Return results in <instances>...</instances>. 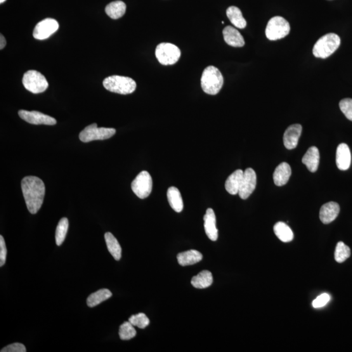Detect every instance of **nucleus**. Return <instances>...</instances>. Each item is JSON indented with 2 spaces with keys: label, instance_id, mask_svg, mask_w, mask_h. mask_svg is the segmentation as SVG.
Here are the masks:
<instances>
[{
  "label": "nucleus",
  "instance_id": "nucleus-26",
  "mask_svg": "<svg viewBox=\"0 0 352 352\" xmlns=\"http://www.w3.org/2000/svg\"><path fill=\"white\" fill-rule=\"evenodd\" d=\"M105 239L108 251L115 261H120L122 257V247L117 239L110 232L105 233Z\"/></svg>",
  "mask_w": 352,
  "mask_h": 352
},
{
  "label": "nucleus",
  "instance_id": "nucleus-11",
  "mask_svg": "<svg viewBox=\"0 0 352 352\" xmlns=\"http://www.w3.org/2000/svg\"><path fill=\"white\" fill-rule=\"evenodd\" d=\"M256 186V174L253 169H247L243 173L242 185L239 196L243 200H246L254 192Z\"/></svg>",
  "mask_w": 352,
  "mask_h": 352
},
{
  "label": "nucleus",
  "instance_id": "nucleus-22",
  "mask_svg": "<svg viewBox=\"0 0 352 352\" xmlns=\"http://www.w3.org/2000/svg\"><path fill=\"white\" fill-rule=\"evenodd\" d=\"M167 198L169 204L172 209L177 213L183 211V202L180 192L178 188L171 186L167 191Z\"/></svg>",
  "mask_w": 352,
  "mask_h": 352
},
{
  "label": "nucleus",
  "instance_id": "nucleus-9",
  "mask_svg": "<svg viewBox=\"0 0 352 352\" xmlns=\"http://www.w3.org/2000/svg\"><path fill=\"white\" fill-rule=\"evenodd\" d=\"M153 181L147 171L141 172L131 183V189L138 198L144 199L152 193Z\"/></svg>",
  "mask_w": 352,
  "mask_h": 352
},
{
  "label": "nucleus",
  "instance_id": "nucleus-13",
  "mask_svg": "<svg viewBox=\"0 0 352 352\" xmlns=\"http://www.w3.org/2000/svg\"><path fill=\"white\" fill-rule=\"evenodd\" d=\"M301 132L302 126L300 124H294L288 127L283 136V142L286 148L288 150H293L297 147Z\"/></svg>",
  "mask_w": 352,
  "mask_h": 352
},
{
  "label": "nucleus",
  "instance_id": "nucleus-24",
  "mask_svg": "<svg viewBox=\"0 0 352 352\" xmlns=\"http://www.w3.org/2000/svg\"><path fill=\"white\" fill-rule=\"evenodd\" d=\"M273 230L276 237L279 239L281 242L288 243L292 242L294 239V233L292 229L283 222L276 223L274 226Z\"/></svg>",
  "mask_w": 352,
  "mask_h": 352
},
{
  "label": "nucleus",
  "instance_id": "nucleus-16",
  "mask_svg": "<svg viewBox=\"0 0 352 352\" xmlns=\"http://www.w3.org/2000/svg\"><path fill=\"white\" fill-rule=\"evenodd\" d=\"M204 229L205 233L209 240L216 242L218 239V230L216 226V217L214 210L207 209L204 216Z\"/></svg>",
  "mask_w": 352,
  "mask_h": 352
},
{
  "label": "nucleus",
  "instance_id": "nucleus-10",
  "mask_svg": "<svg viewBox=\"0 0 352 352\" xmlns=\"http://www.w3.org/2000/svg\"><path fill=\"white\" fill-rule=\"evenodd\" d=\"M58 28L59 24L57 21L53 18H46L35 26L33 36L36 39H46L54 34Z\"/></svg>",
  "mask_w": 352,
  "mask_h": 352
},
{
  "label": "nucleus",
  "instance_id": "nucleus-17",
  "mask_svg": "<svg viewBox=\"0 0 352 352\" xmlns=\"http://www.w3.org/2000/svg\"><path fill=\"white\" fill-rule=\"evenodd\" d=\"M224 41L228 45L233 47H242L245 45V40L242 34L234 28L228 26L223 32Z\"/></svg>",
  "mask_w": 352,
  "mask_h": 352
},
{
  "label": "nucleus",
  "instance_id": "nucleus-15",
  "mask_svg": "<svg viewBox=\"0 0 352 352\" xmlns=\"http://www.w3.org/2000/svg\"><path fill=\"white\" fill-rule=\"evenodd\" d=\"M340 212V206L337 202L326 203L321 207L320 211V221L323 224H327L336 219Z\"/></svg>",
  "mask_w": 352,
  "mask_h": 352
},
{
  "label": "nucleus",
  "instance_id": "nucleus-6",
  "mask_svg": "<svg viewBox=\"0 0 352 352\" xmlns=\"http://www.w3.org/2000/svg\"><path fill=\"white\" fill-rule=\"evenodd\" d=\"M22 84L27 90L35 94L42 93L49 87L46 78L35 70L28 71L24 75Z\"/></svg>",
  "mask_w": 352,
  "mask_h": 352
},
{
  "label": "nucleus",
  "instance_id": "nucleus-19",
  "mask_svg": "<svg viewBox=\"0 0 352 352\" xmlns=\"http://www.w3.org/2000/svg\"><path fill=\"white\" fill-rule=\"evenodd\" d=\"M319 162H320V153H319L318 149L315 146L309 148L302 159V162L311 172L317 171Z\"/></svg>",
  "mask_w": 352,
  "mask_h": 352
},
{
  "label": "nucleus",
  "instance_id": "nucleus-14",
  "mask_svg": "<svg viewBox=\"0 0 352 352\" xmlns=\"http://www.w3.org/2000/svg\"><path fill=\"white\" fill-rule=\"evenodd\" d=\"M351 153L348 146L342 143L337 147L336 163L338 169L341 171H347L351 165Z\"/></svg>",
  "mask_w": 352,
  "mask_h": 352
},
{
  "label": "nucleus",
  "instance_id": "nucleus-18",
  "mask_svg": "<svg viewBox=\"0 0 352 352\" xmlns=\"http://www.w3.org/2000/svg\"><path fill=\"white\" fill-rule=\"evenodd\" d=\"M291 168L287 162L280 163L273 173V181L276 186L286 185L291 176Z\"/></svg>",
  "mask_w": 352,
  "mask_h": 352
},
{
  "label": "nucleus",
  "instance_id": "nucleus-8",
  "mask_svg": "<svg viewBox=\"0 0 352 352\" xmlns=\"http://www.w3.org/2000/svg\"><path fill=\"white\" fill-rule=\"evenodd\" d=\"M115 132L114 128L98 127V124H93L88 125L80 133L79 138L83 143L106 140L114 136Z\"/></svg>",
  "mask_w": 352,
  "mask_h": 352
},
{
  "label": "nucleus",
  "instance_id": "nucleus-31",
  "mask_svg": "<svg viewBox=\"0 0 352 352\" xmlns=\"http://www.w3.org/2000/svg\"><path fill=\"white\" fill-rule=\"evenodd\" d=\"M136 332L134 325L130 322H125L120 325L119 335L120 339L128 341L136 336Z\"/></svg>",
  "mask_w": 352,
  "mask_h": 352
},
{
  "label": "nucleus",
  "instance_id": "nucleus-1",
  "mask_svg": "<svg viewBox=\"0 0 352 352\" xmlns=\"http://www.w3.org/2000/svg\"><path fill=\"white\" fill-rule=\"evenodd\" d=\"M21 187L28 211L32 214H37L41 209L45 195L43 181L36 176H27L21 182Z\"/></svg>",
  "mask_w": 352,
  "mask_h": 352
},
{
  "label": "nucleus",
  "instance_id": "nucleus-21",
  "mask_svg": "<svg viewBox=\"0 0 352 352\" xmlns=\"http://www.w3.org/2000/svg\"><path fill=\"white\" fill-rule=\"evenodd\" d=\"M202 253L197 250H187L181 252L177 256L178 263L182 266L194 265L202 261Z\"/></svg>",
  "mask_w": 352,
  "mask_h": 352
},
{
  "label": "nucleus",
  "instance_id": "nucleus-7",
  "mask_svg": "<svg viewBox=\"0 0 352 352\" xmlns=\"http://www.w3.org/2000/svg\"><path fill=\"white\" fill-rule=\"evenodd\" d=\"M155 56L162 65H174L180 58L181 51L178 46L173 44L163 42L156 48Z\"/></svg>",
  "mask_w": 352,
  "mask_h": 352
},
{
  "label": "nucleus",
  "instance_id": "nucleus-23",
  "mask_svg": "<svg viewBox=\"0 0 352 352\" xmlns=\"http://www.w3.org/2000/svg\"><path fill=\"white\" fill-rule=\"evenodd\" d=\"M213 281L212 273L209 271L204 270L194 276L191 280V284L198 289H204L210 287L213 284Z\"/></svg>",
  "mask_w": 352,
  "mask_h": 352
},
{
  "label": "nucleus",
  "instance_id": "nucleus-33",
  "mask_svg": "<svg viewBox=\"0 0 352 352\" xmlns=\"http://www.w3.org/2000/svg\"><path fill=\"white\" fill-rule=\"evenodd\" d=\"M339 106L347 119L352 122V99H342L339 103Z\"/></svg>",
  "mask_w": 352,
  "mask_h": 352
},
{
  "label": "nucleus",
  "instance_id": "nucleus-38",
  "mask_svg": "<svg viewBox=\"0 0 352 352\" xmlns=\"http://www.w3.org/2000/svg\"><path fill=\"white\" fill-rule=\"evenodd\" d=\"M6 1V0H0V3L2 4L4 3V2Z\"/></svg>",
  "mask_w": 352,
  "mask_h": 352
},
{
  "label": "nucleus",
  "instance_id": "nucleus-3",
  "mask_svg": "<svg viewBox=\"0 0 352 352\" xmlns=\"http://www.w3.org/2000/svg\"><path fill=\"white\" fill-rule=\"evenodd\" d=\"M341 44L339 35L331 33L325 34L314 44L313 50L316 58L325 59L330 57L337 51Z\"/></svg>",
  "mask_w": 352,
  "mask_h": 352
},
{
  "label": "nucleus",
  "instance_id": "nucleus-29",
  "mask_svg": "<svg viewBox=\"0 0 352 352\" xmlns=\"http://www.w3.org/2000/svg\"><path fill=\"white\" fill-rule=\"evenodd\" d=\"M68 228V219L65 218V217L61 219L60 222H59L56 231V242L58 246H60L64 242L66 235H67Z\"/></svg>",
  "mask_w": 352,
  "mask_h": 352
},
{
  "label": "nucleus",
  "instance_id": "nucleus-35",
  "mask_svg": "<svg viewBox=\"0 0 352 352\" xmlns=\"http://www.w3.org/2000/svg\"><path fill=\"white\" fill-rule=\"evenodd\" d=\"M27 349L25 345L21 343H14L9 345L1 349V352H26Z\"/></svg>",
  "mask_w": 352,
  "mask_h": 352
},
{
  "label": "nucleus",
  "instance_id": "nucleus-28",
  "mask_svg": "<svg viewBox=\"0 0 352 352\" xmlns=\"http://www.w3.org/2000/svg\"><path fill=\"white\" fill-rule=\"evenodd\" d=\"M112 292L109 290L101 289L96 292L93 293L88 297L87 299V306L89 307H94L102 303L112 297Z\"/></svg>",
  "mask_w": 352,
  "mask_h": 352
},
{
  "label": "nucleus",
  "instance_id": "nucleus-37",
  "mask_svg": "<svg viewBox=\"0 0 352 352\" xmlns=\"http://www.w3.org/2000/svg\"><path fill=\"white\" fill-rule=\"evenodd\" d=\"M6 45V40L3 35H0V49H4Z\"/></svg>",
  "mask_w": 352,
  "mask_h": 352
},
{
  "label": "nucleus",
  "instance_id": "nucleus-25",
  "mask_svg": "<svg viewBox=\"0 0 352 352\" xmlns=\"http://www.w3.org/2000/svg\"><path fill=\"white\" fill-rule=\"evenodd\" d=\"M226 15L234 27L240 29L246 27L247 22L243 18L242 11L235 6H231L226 10Z\"/></svg>",
  "mask_w": 352,
  "mask_h": 352
},
{
  "label": "nucleus",
  "instance_id": "nucleus-4",
  "mask_svg": "<svg viewBox=\"0 0 352 352\" xmlns=\"http://www.w3.org/2000/svg\"><path fill=\"white\" fill-rule=\"evenodd\" d=\"M103 86L107 90L122 95L133 93L136 88V82L131 78L118 75H113L106 78L103 80Z\"/></svg>",
  "mask_w": 352,
  "mask_h": 352
},
{
  "label": "nucleus",
  "instance_id": "nucleus-20",
  "mask_svg": "<svg viewBox=\"0 0 352 352\" xmlns=\"http://www.w3.org/2000/svg\"><path fill=\"white\" fill-rule=\"evenodd\" d=\"M244 172L242 170H237L229 176L225 183V189L230 195H236L240 191Z\"/></svg>",
  "mask_w": 352,
  "mask_h": 352
},
{
  "label": "nucleus",
  "instance_id": "nucleus-12",
  "mask_svg": "<svg viewBox=\"0 0 352 352\" xmlns=\"http://www.w3.org/2000/svg\"><path fill=\"white\" fill-rule=\"evenodd\" d=\"M18 115L22 120L31 124L46 125L56 124V120L54 118L37 112V111L20 110L18 111Z\"/></svg>",
  "mask_w": 352,
  "mask_h": 352
},
{
  "label": "nucleus",
  "instance_id": "nucleus-36",
  "mask_svg": "<svg viewBox=\"0 0 352 352\" xmlns=\"http://www.w3.org/2000/svg\"><path fill=\"white\" fill-rule=\"evenodd\" d=\"M7 250L6 243L3 236H0V266L2 267L6 263L7 257Z\"/></svg>",
  "mask_w": 352,
  "mask_h": 352
},
{
  "label": "nucleus",
  "instance_id": "nucleus-27",
  "mask_svg": "<svg viewBox=\"0 0 352 352\" xmlns=\"http://www.w3.org/2000/svg\"><path fill=\"white\" fill-rule=\"evenodd\" d=\"M126 5L122 1L111 2L106 7L105 12L112 19H118L125 15Z\"/></svg>",
  "mask_w": 352,
  "mask_h": 352
},
{
  "label": "nucleus",
  "instance_id": "nucleus-34",
  "mask_svg": "<svg viewBox=\"0 0 352 352\" xmlns=\"http://www.w3.org/2000/svg\"><path fill=\"white\" fill-rule=\"evenodd\" d=\"M330 295L328 294H322L319 295L316 299H314L313 301V306L314 308L318 309L321 308V307H324L327 304L328 302L330 300Z\"/></svg>",
  "mask_w": 352,
  "mask_h": 352
},
{
  "label": "nucleus",
  "instance_id": "nucleus-5",
  "mask_svg": "<svg viewBox=\"0 0 352 352\" xmlns=\"http://www.w3.org/2000/svg\"><path fill=\"white\" fill-rule=\"evenodd\" d=\"M290 26L285 18L281 16H274L269 20L266 29L267 38L271 41L284 38L289 34Z\"/></svg>",
  "mask_w": 352,
  "mask_h": 352
},
{
  "label": "nucleus",
  "instance_id": "nucleus-32",
  "mask_svg": "<svg viewBox=\"0 0 352 352\" xmlns=\"http://www.w3.org/2000/svg\"><path fill=\"white\" fill-rule=\"evenodd\" d=\"M129 322L134 326H136L140 329H144L150 324V320L147 316L144 313H139L136 315H133L129 319Z\"/></svg>",
  "mask_w": 352,
  "mask_h": 352
},
{
  "label": "nucleus",
  "instance_id": "nucleus-2",
  "mask_svg": "<svg viewBox=\"0 0 352 352\" xmlns=\"http://www.w3.org/2000/svg\"><path fill=\"white\" fill-rule=\"evenodd\" d=\"M223 84V77L218 68L212 65L205 68L201 78V86L205 93L217 95Z\"/></svg>",
  "mask_w": 352,
  "mask_h": 352
},
{
  "label": "nucleus",
  "instance_id": "nucleus-30",
  "mask_svg": "<svg viewBox=\"0 0 352 352\" xmlns=\"http://www.w3.org/2000/svg\"><path fill=\"white\" fill-rule=\"evenodd\" d=\"M351 252L349 247L343 242L337 243L335 252V259L338 263H342L350 256Z\"/></svg>",
  "mask_w": 352,
  "mask_h": 352
}]
</instances>
